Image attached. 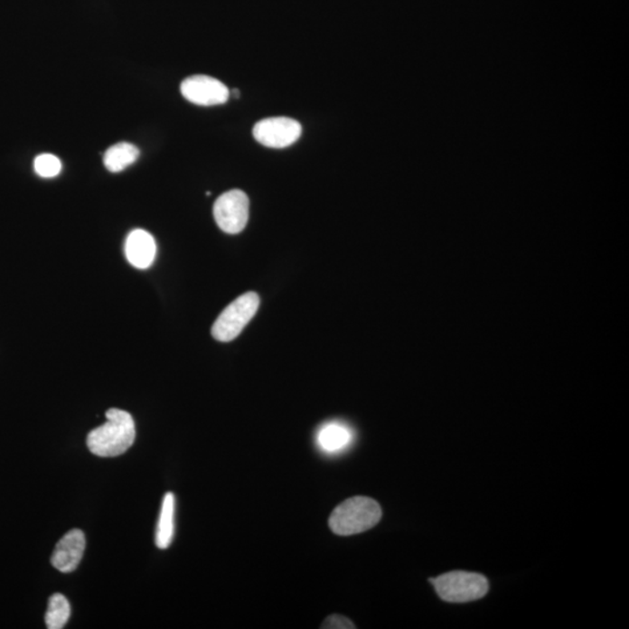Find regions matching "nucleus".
<instances>
[{
    "label": "nucleus",
    "mask_w": 629,
    "mask_h": 629,
    "mask_svg": "<svg viewBox=\"0 0 629 629\" xmlns=\"http://www.w3.org/2000/svg\"><path fill=\"white\" fill-rule=\"evenodd\" d=\"M107 419L88 435L87 445L99 457H117L127 453L136 441L135 419L127 411L117 408L107 411Z\"/></svg>",
    "instance_id": "obj_1"
},
{
    "label": "nucleus",
    "mask_w": 629,
    "mask_h": 629,
    "mask_svg": "<svg viewBox=\"0 0 629 629\" xmlns=\"http://www.w3.org/2000/svg\"><path fill=\"white\" fill-rule=\"evenodd\" d=\"M380 505L369 497H353L334 508L329 519L330 530L334 534L350 536L364 533L380 521Z\"/></svg>",
    "instance_id": "obj_2"
},
{
    "label": "nucleus",
    "mask_w": 629,
    "mask_h": 629,
    "mask_svg": "<svg viewBox=\"0 0 629 629\" xmlns=\"http://www.w3.org/2000/svg\"><path fill=\"white\" fill-rule=\"evenodd\" d=\"M439 598L447 603H469L489 592L486 577L474 572L451 571L430 580Z\"/></svg>",
    "instance_id": "obj_3"
},
{
    "label": "nucleus",
    "mask_w": 629,
    "mask_h": 629,
    "mask_svg": "<svg viewBox=\"0 0 629 629\" xmlns=\"http://www.w3.org/2000/svg\"><path fill=\"white\" fill-rule=\"evenodd\" d=\"M260 298L256 293H246L237 297L221 312L212 326L215 340L231 342L239 336L259 308Z\"/></svg>",
    "instance_id": "obj_4"
},
{
    "label": "nucleus",
    "mask_w": 629,
    "mask_h": 629,
    "mask_svg": "<svg viewBox=\"0 0 629 629\" xmlns=\"http://www.w3.org/2000/svg\"><path fill=\"white\" fill-rule=\"evenodd\" d=\"M249 201L244 192L230 191L221 195L213 205V217L221 231L229 235L240 233L249 221Z\"/></svg>",
    "instance_id": "obj_5"
},
{
    "label": "nucleus",
    "mask_w": 629,
    "mask_h": 629,
    "mask_svg": "<svg viewBox=\"0 0 629 629\" xmlns=\"http://www.w3.org/2000/svg\"><path fill=\"white\" fill-rule=\"evenodd\" d=\"M302 133L301 124L288 117H272L260 120L253 128V136L262 146L286 148L296 143Z\"/></svg>",
    "instance_id": "obj_6"
},
{
    "label": "nucleus",
    "mask_w": 629,
    "mask_h": 629,
    "mask_svg": "<svg viewBox=\"0 0 629 629\" xmlns=\"http://www.w3.org/2000/svg\"><path fill=\"white\" fill-rule=\"evenodd\" d=\"M181 94L189 102L200 107H215L228 102L230 90L220 80L195 75L183 80Z\"/></svg>",
    "instance_id": "obj_7"
},
{
    "label": "nucleus",
    "mask_w": 629,
    "mask_h": 629,
    "mask_svg": "<svg viewBox=\"0 0 629 629\" xmlns=\"http://www.w3.org/2000/svg\"><path fill=\"white\" fill-rule=\"evenodd\" d=\"M86 549V536L80 530L68 531L56 544L52 564L59 571L68 574L79 567Z\"/></svg>",
    "instance_id": "obj_8"
},
{
    "label": "nucleus",
    "mask_w": 629,
    "mask_h": 629,
    "mask_svg": "<svg viewBox=\"0 0 629 629\" xmlns=\"http://www.w3.org/2000/svg\"><path fill=\"white\" fill-rule=\"evenodd\" d=\"M125 256L133 268L139 269L151 268L156 257L155 237L145 230H133L125 243Z\"/></svg>",
    "instance_id": "obj_9"
},
{
    "label": "nucleus",
    "mask_w": 629,
    "mask_h": 629,
    "mask_svg": "<svg viewBox=\"0 0 629 629\" xmlns=\"http://www.w3.org/2000/svg\"><path fill=\"white\" fill-rule=\"evenodd\" d=\"M352 441V430L341 422L326 423L318 430L316 437L317 446L326 454L342 453Z\"/></svg>",
    "instance_id": "obj_10"
},
{
    "label": "nucleus",
    "mask_w": 629,
    "mask_h": 629,
    "mask_svg": "<svg viewBox=\"0 0 629 629\" xmlns=\"http://www.w3.org/2000/svg\"><path fill=\"white\" fill-rule=\"evenodd\" d=\"M175 495L167 493L161 506L159 522H157L155 543L160 549H167L174 539L175 530Z\"/></svg>",
    "instance_id": "obj_11"
},
{
    "label": "nucleus",
    "mask_w": 629,
    "mask_h": 629,
    "mask_svg": "<svg viewBox=\"0 0 629 629\" xmlns=\"http://www.w3.org/2000/svg\"><path fill=\"white\" fill-rule=\"evenodd\" d=\"M140 155L139 148L130 143L114 145L105 152L104 166L111 173H119L135 164Z\"/></svg>",
    "instance_id": "obj_12"
},
{
    "label": "nucleus",
    "mask_w": 629,
    "mask_h": 629,
    "mask_svg": "<svg viewBox=\"0 0 629 629\" xmlns=\"http://www.w3.org/2000/svg\"><path fill=\"white\" fill-rule=\"evenodd\" d=\"M70 604L66 596L52 595L48 602L46 613V624L50 629H61L66 626L70 618Z\"/></svg>",
    "instance_id": "obj_13"
},
{
    "label": "nucleus",
    "mask_w": 629,
    "mask_h": 629,
    "mask_svg": "<svg viewBox=\"0 0 629 629\" xmlns=\"http://www.w3.org/2000/svg\"><path fill=\"white\" fill-rule=\"evenodd\" d=\"M34 169L36 174L46 179L55 177L62 171V163L58 156L52 155H40L35 157Z\"/></svg>",
    "instance_id": "obj_14"
},
{
    "label": "nucleus",
    "mask_w": 629,
    "mask_h": 629,
    "mask_svg": "<svg viewBox=\"0 0 629 629\" xmlns=\"http://www.w3.org/2000/svg\"><path fill=\"white\" fill-rule=\"evenodd\" d=\"M321 628L324 629H354L356 626H354V624L352 621H351L348 618H345V616L340 615H333L328 616V618L325 619L324 624H322Z\"/></svg>",
    "instance_id": "obj_15"
}]
</instances>
